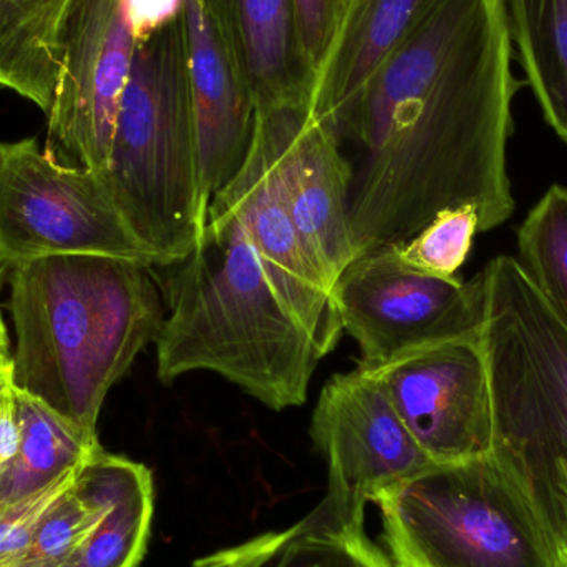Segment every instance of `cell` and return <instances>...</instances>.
Wrapping results in <instances>:
<instances>
[{"label":"cell","mask_w":567,"mask_h":567,"mask_svg":"<svg viewBox=\"0 0 567 567\" xmlns=\"http://www.w3.org/2000/svg\"><path fill=\"white\" fill-rule=\"evenodd\" d=\"M512 60L505 0H432L323 122L350 166L353 259L405 245L445 209L475 208L480 233L512 218Z\"/></svg>","instance_id":"6da1fadb"},{"label":"cell","mask_w":567,"mask_h":567,"mask_svg":"<svg viewBox=\"0 0 567 567\" xmlns=\"http://www.w3.org/2000/svg\"><path fill=\"white\" fill-rule=\"evenodd\" d=\"M152 269L96 255L12 266L13 385L99 439L106 395L165 319Z\"/></svg>","instance_id":"7a4b0ae2"},{"label":"cell","mask_w":567,"mask_h":567,"mask_svg":"<svg viewBox=\"0 0 567 567\" xmlns=\"http://www.w3.org/2000/svg\"><path fill=\"white\" fill-rule=\"evenodd\" d=\"M168 269L155 340L162 383L213 372L275 412L302 406L323 355L243 226L209 215L195 249Z\"/></svg>","instance_id":"3957f363"},{"label":"cell","mask_w":567,"mask_h":567,"mask_svg":"<svg viewBox=\"0 0 567 567\" xmlns=\"http://www.w3.org/2000/svg\"><path fill=\"white\" fill-rule=\"evenodd\" d=\"M482 342L492 396V455L567 539V326L513 256L485 269Z\"/></svg>","instance_id":"277c9868"},{"label":"cell","mask_w":567,"mask_h":567,"mask_svg":"<svg viewBox=\"0 0 567 567\" xmlns=\"http://www.w3.org/2000/svg\"><path fill=\"white\" fill-rule=\"evenodd\" d=\"M99 176L155 266L176 265L198 245L208 206L185 13L136 43L109 166Z\"/></svg>","instance_id":"5b68a950"},{"label":"cell","mask_w":567,"mask_h":567,"mask_svg":"<svg viewBox=\"0 0 567 567\" xmlns=\"http://www.w3.org/2000/svg\"><path fill=\"white\" fill-rule=\"evenodd\" d=\"M375 505L395 567H555L542 513L492 453L432 466Z\"/></svg>","instance_id":"8992f818"},{"label":"cell","mask_w":567,"mask_h":567,"mask_svg":"<svg viewBox=\"0 0 567 567\" xmlns=\"http://www.w3.org/2000/svg\"><path fill=\"white\" fill-rule=\"evenodd\" d=\"M96 255L155 268L96 173L63 165L33 138L6 143L0 162V256L10 266Z\"/></svg>","instance_id":"52a82bcc"},{"label":"cell","mask_w":567,"mask_h":567,"mask_svg":"<svg viewBox=\"0 0 567 567\" xmlns=\"http://www.w3.org/2000/svg\"><path fill=\"white\" fill-rule=\"evenodd\" d=\"M332 299L343 332L359 346L357 365L370 370L413 347L478 333L485 278L429 275L406 265L399 246H386L352 259Z\"/></svg>","instance_id":"ba28073f"},{"label":"cell","mask_w":567,"mask_h":567,"mask_svg":"<svg viewBox=\"0 0 567 567\" xmlns=\"http://www.w3.org/2000/svg\"><path fill=\"white\" fill-rule=\"evenodd\" d=\"M310 436L329 468L322 502L353 525L365 522L367 503L436 465L383 386L359 365L327 380L313 409Z\"/></svg>","instance_id":"9c48e42d"},{"label":"cell","mask_w":567,"mask_h":567,"mask_svg":"<svg viewBox=\"0 0 567 567\" xmlns=\"http://www.w3.org/2000/svg\"><path fill=\"white\" fill-rule=\"evenodd\" d=\"M480 332L423 343L375 369H363L383 386L420 449L436 465L492 453V396Z\"/></svg>","instance_id":"30bf717a"},{"label":"cell","mask_w":567,"mask_h":567,"mask_svg":"<svg viewBox=\"0 0 567 567\" xmlns=\"http://www.w3.org/2000/svg\"><path fill=\"white\" fill-rule=\"evenodd\" d=\"M136 40L120 0H75L65 37L47 148L103 175L112 153Z\"/></svg>","instance_id":"8fae6325"},{"label":"cell","mask_w":567,"mask_h":567,"mask_svg":"<svg viewBox=\"0 0 567 567\" xmlns=\"http://www.w3.org/2000/svg\"><path fill=\"white\" fill-rule=\"evenodd\" d=\"M252 136L265 148L303 245L333 287L353 259L350 166L339 142L310 106L256 113Z\"/></svg>","instance_id":"7c38bea8"},{"label":"cell","mask_w":567,"mask_h":567,"mask_svg":"<svg viewBox=\"0 0 567 567\" xmlns=\"http://www.w3.org/2000/svg\"><path fill=\"white\" fill-rule=\"evenodd\" d=\"M209 215L228 216L243 226L290 312L309 330L323 357L332 352L343 332L332 287L303 245L255 136L245 165L212 199Z\"/></svg>","instance_id":"4fadbf2b"},{"label":"cell","mask_w":567,"mask_h":567,"mask_svg":"<svg viewBox=\"0 0 567 567\" xmlns=\"http://www.w3.org/2000/svg\"><path fill=\"white\" fill-rule=\"evenodd\" d=\"M185 22L202 196L209 209L216 193L235 178L248 158L256 105L206 0H186Z\"/></svg>","instance_id":"5bb4252c"},{"label":"cell","mask_w":567,"mask_h":567,"mask_svg":"<svg viewBox=\"0 0 567 567\" xmlns=\"http://www.w3.org/2000/svg\"><path fill=\"white\" fill-rule=\"evenodd\" d=\"M245 76L256 113L312 109L317 70L307 52L297 0H206Z\"/></svg>","instance_id":"9a60e30c"},{"label":"cell","mask_w":567,"mask_h":567,"mask_svg":"<svg viewBox=\"0 0 567 567\" xmlns=\"http://www.w3.org/2000/svg\"><path fill=\"white\" fill-rule=\"evenodd\" d=\"M430 3L432 0H347L332 43L317 70L313 115L327 122L350 102Z\"/></svg>","instance_id":"2e32d148"},{"label":"cell","mask_w":567,"mask_h":567,"mask_svg":"<svg viewBox=\"0 0 567 567\" xmlns=\"http://www.w3.org/2000/svg\"><path fill=\"white\" fill-rule=\"evenodd\" d=\"M79 478L102 499L105 513L72 567H138L152 532V472L100 446L83 463Z\"/></svg>","instance_id":"e0dca14e"},{"label":"cell","mask_w":567,"mask_h":567,"mask_svg":"<svg viewBox=\"0 0 567 567\" xmlns=\"http://www.w3.org/2000/svg\"><path fill=\"white\" fill-rule=\"evenodd\" d=\"M193 567H395L363 525L340 519L326 502L296 525L193 563Z\"/></svg>","instance_id":"ac0fdd59"},{"label":"cell","mask_w":567,"mask_h":567,"mask_svg":"<svg viewBox=\"0 0 567 567\" xmlns=\"http://www.w3.org/2000/svg\"><path fill=\"white\" fill-rule=\"evenodd\" d=\"M75 0H0V89L52 109Z\"/></svg>","instance_id":"d6986e66"},{"label":"cell","mask_w":567,"mask_h":567,"mask_svg":"<svg viewBox=\"0 0 567 567\" xmlns=\"http://www.w3.org/2000/svg\"><path fill=\"white\" fill-rule=\"evenodd\" d=\"M20 446L9 465L0 470V506L17 502L80 468L96 450L99 439L53 412L16 386Z\"/></svg>","instance_id":"ffe728a7"},{"label":"cell","mask_w":567,"mask_h":567,"mask_svg":"<svg viewBox=\"0 0 567 567\" xmlns=\"http://www.w3.org/2000/svg\"><path fill=\"white\" fill-rule=\"evenodd\" d=\"M505 7L526 83L567 145V0H505Z\"/></svg>","instance_id":"44dd1931"},{"label":"cell","mask_w":567,"mask_h":567,"mask_svg":"<svg viewBox=\"0 0 567 567\" xmlns=\"http://www.w3.org/2000/svg\"><path fill=\"white\" fill-rule=\"evenodd\" d=\"M516 261L567 326V186L553 185L528 213Z\"/></svg>","instance_id":"7402d4cb"},{"label":"cell","mask_w":567,"mask_h":567,"mask_svg":"<svg viewBox=\"0 0 567 567\" xmlns=\"http://www.w3.org/2000/svg\"><path fill=\"white\" fill-rule=\"evenodd\" d=\"M105 505L76 475L50 509L20 567H72L102 523Z\"/></svg>","instance_id":"603a6c76"},{"label":"cell","mask_w":567,"mask_h":567,"mask_svg":"<svg viewBox=\"0 0 567 567\" xmlns=\"http://www.w3.org/2000/svg\"><path fill=\"white\" fill-rule=\"evenodd\" d=\"M478 233L480 218L475 208L445 209L405 245H399V252L406 265L419 271L453 278L468 259Z\"/></svg>","instance_id":"cb8c5ba5"},{"label":"cell","mask_w":567,"mask_h":567,"mask_svg":"<svg viewBox=\"0 0 567 567\" xmlns=\"http://www.w3.org/2000/svg\"><path fill=\"white\" fill-rule=\"evenodd\" d=\"M80 468L0 508V567L22 565L40 525L50 509L72 489Z\"/></svg>","instance_id":"d4e9b609"},{"label":"cell","mask_w":567,"mask_h":567,"mask_svg":"<svg viewBox=\"0 0 567 567\" xmlns=\"http://www.w3.org/2000/svg\"><path fill=\"white\" fill-rule=\"evenodd\" d=\"M346 6L347 0H297L303 42L316 70L332 43Z\"/></svg>","instance_id":"484cf974"},{"label":"cell","mask_w":567,"mask_h":567,"mask_svg":"<svg viewBox=\"0 0 567 567\" xmlns=\"http://www.w3.org/2000/svg\"><path fill=\"white\" fill-rule=\"evenodd\" d=\"M123 16L136 43L178 20L186 0H120Z\"/></svg>","instance_id":"4316f807"},{"label":"cell","mask_w":567,"mask_h":567,"mask_svg":"<svg viewBox=\"0 0 567 567\" xmlns=\"http://www.w3.org/2000/svg\"><path fill=\"white\" fill-rule=\"evenodd\" d=\"M20 446L19 410L16 385L10 383L0 395V470L12 462Z\"/></svg>","instance_id":"83f0119b"},{"label":"cell","mask_w":567,"mask_h":567,"mask_svg":"<svg viewBox=\"0 0 567 567\" xmlns=\"http://www.w3.org/2000/svg\"><path fill=\"white\" fill-rule=\"evenodd\" d=\"M10 383H13L12 355H0V395Z\"/></svg>","instance_id":"f1b7e54d"},{"label":"cell","mask_w":567,"mask_h":567,"mask_svg":"<svg viewBox=\"0 0 567 567\" xmlns=\"http://www.w3.org/2000/svg\"><path fill=\"white\" fill-rule=\"evenodd\" d=\"M555 567H567V539L561 545L556 546Z\"/></svg>","instance_id":"f546056e"},{"label":"cell","mask_w":567,"mask_h":567,"mask_svg":"<svg viewBox=\"0 0 567 567\" xmlns=\"http://www.w3.org/2000/svg\"><path fill=\"white\" fill-rule=\"evenodd\" d=\"M9 350V336H7L6 323H3L2 312H0V353H10Z\"/></svg>","instance_id":"4dcf8cb0"},{"label":"cell","mask_w":567,"mask_h":567,"mask_svg":"<svg viewBox=\"0 0 567 567\" xmlns=\"http://www.w3.org/2000/svg\"><path fill=\"white\" fill-rule=\"evenodd\" d=\"M10 269H12L10 262L7 261V259H3L2 256H0V289H2V284L3 281H6L7 272H10Z\"/></svg>","instance_id":"1f68e13d"},{"label":"cell","mask_w":567,"mask_h":567,"mask_svg":"<svg viewBox=\"0 0 567 567\" xmlns=\"http://www.w3.org/2000/svg\"><path fill=\"white\" fill-rule=\"evenodd\" d=\"M561 475H563V478H565L566 495H567V468H566V466H563V468H561Z\"/></svg>","instance_id":"d6a6232c"},{"label":"cell","mask_w":567,"mask_h":567,"mask_svg":"<svg viewBox=\"0 0 567 567\" xmlns=\"http://www.w3.org/2000/svg\"><path fill=\"white\" fill-rule=\"evenodd\" d=\"M3 150H6V143H0V162H2Z\"/></svg>","instance_id":"836d02e7"},{"label":"cell","mask_w":567,"mask_h":567,"mask_svg":"<svg viewBox=\"0 0 567 567\" xmlns=\"http://www.w3.org/2000/svg\"><path fill=\"white\" fill-rule=\"evenodd\" d=\"M0 508H2V506H0Z\"/></svg>","instance_id":"e575fe53"}]
</instances>
